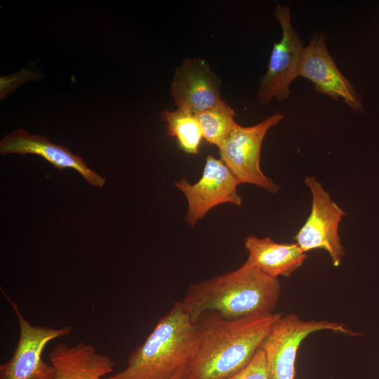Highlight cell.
Returning a JSON list of instances; mask_svg holds the SVG:
<instances>
[{
  "instance_id": "obj_1",
  "label": "cell",
  "mask_w": 379,
  "mask_h": 379,
  "mask_svg": "<svg viewBox=\"0 0 379 379\" xmlns=\"http://www.w3.org/2000/svg\"><path fill=\"white\" fill-rule=\"evenodd\" d=\"M280 313L230 319L206 311L195 321L193 356L180 373L182 379H227L244 369L275 323Z\"/></svg>"
},
{
  "instance_id": "obj_2",
  "label": "cell",
  "mask_w": 379,
  "mask_h": 379,
  "mask_svg": "<svg viewBox=\"0 0 379 379\" xmlns=\"http://www.w3.org/2000/svg\"><path fill=\"white\" fill-rule=\"evenodd\" d=\"M280 289L278 278L246 261L235 270L190 284L181 302L194 321L206 311L235 319L274 313Z\"/></svg>"
},
{
  "instance_id": "obj_3",
  "label": "cell",
  "mask_w": 379,
  "mask_h": 379,
  "mask_svg": "<svg viewBox=\"0 0 379 379\" xmlns=\"http://www.w3.org/2000/svg\"><path fill=\"white\" fill-rule=\"evenodd\" d=\"M195 343V321L182 302H175L131 353L126 368L108 378L171 379L189 364Z\"/></svg>"
},
{
  "instance_id": "obj_4",
  "label": "cell",
  "mask_w": 379,
  "mask_h": 379,
  "mask_svg": "<svg viewBox=\"0 0 379 379\" xmlns=\"http://www.w3.org/2000/svg\"><path fill=\"white\" fill-rule=\"evenodd\" d=\"M283 118L284 114L275 113L251 126L236 123L220 145V159L239 184L255 185L273 194L279 190V187L262 173L260 162L261 147L267 131Z\"/></svg>"
},
{
  "instance_id": "obj_5",
  "label": "cell",
  "mask_w": 379,
  "mask_h": 379,
  "mask_svg": "<svg viewBox=\"0 0 379 379\" xmlns=\"http://www.w3.org/2000/svg\"><path fill=\"white\" fill-rule=\"evenodd\" d=\"M1 293L16 315L19 338L10 359L0 366V379H54L55 368L43 359L44 350L51 340L69 335L72 327L55 328L33 325L2 288Z\"/></svg>"
},
{
  "instance_id": "obj_6",
  "label": "cell",
  "mask_w": 379,
  "mask_h": 379,
  "mask_svg": "<svg viewBox=\"0 0 379 379\" xmlns=\"http://www.w3.org/2000/svg\"><path fill=\"white\" fill-rule=\"evenodd\" d=\"M332 331L359 335L343 324L327 320L306 321L297 314L281 317L273 326L262 345L269 379H294L297 352L302 340L312 333Z\"/></svg>"
},
{
  "instance_id": "obj_7",
  "label": "cell",
  "mask_w": 379,
  "mask_h": 379,
  "mask_svg": "<svg viewBox=\"0 0 379 379\" xmlns=\"http://www.w3.org/2000/svg\"><path fill=\"white\" fill-rule=\"evenodd\" d=\"M274 15L282 29L281 39L274 43L266 73L261 77L257 93L260 104L273 98L283 101L289 98L290 85L298 77V69L305 46L291 22V8L278 4Z\"/></svg>"
},
{
  "instance_id": "obj_8",
  "label": "cell",
  "mask_w": 379,
  "mask_h": 379,
  "mask_svg": "<svg viewBox=\"0 0 379 379\" xmlns=\"http://www.w3.org/2000/svg\"><path fill=\"white\" fill-rule=\"evenodd\" d=\"M305 183L312 194V208L294 239L304 253L317 248L325 250L333 265L338 267L345 255L338 227L345 213L314 176L305 177Z\"/></svg>"
},
{
  "instance_id": "obj_9",
  "label": "cell",
  "mask_w": 379,
  "mask_h": 379,
  "mask_svg": "<svg viewBox=\"0 0 379 379\" xmlns=\"http://www.w3.org/2000/svg\"><path fill=\"white\" fill-rule=\"evenodd\" d=\"M239 182L220 159L206 157L202 175L194 184L185 178L175 183L185 195L188 208L185 215L187 224L194 227L213 207L224 203L241 206L242 199L237 193Z\"/></svg>"
},
{
  "instance_id": "obj_10",
  "label": "cell",
  "mask_w": 379,
  "mask_h": 379,
  "mask_svg": "<svg viewBox=\"0 0 379 379\" xmlns=\"http://www.w3.org/2000/svg\"><path fill=\"white\" fill-rule=\"evenodd\" d=\"M298 77L310 81L317 93L343 100L356 112H364L359 93L341 73L329 53L324 33L314 34L304 47Z\"/></svg>"
},
{
  "instance_id": "obj_11",
  "label": "cell",
  "mask_w": 379,
  "mask_h": 379,
  "mask_svg": "<svg viewBox=\"0 0 379 379\" xmlns=\"http://www.w3.org/2000/svg\"><path fill=\"white\" fill-rule=\"evenodd\" d=\"M171 93L178 108L194 114L222 101L220 80L208 63L199 58L185 59L177 67Z\"/></svg>"
},
{
  "instance_id": "obj_12",
  "label": "cell",
  "mask_w": 379,
  "mask_h": 379,
  "mask_svg": "<svg viewBox=\"0 0 379 379\" xmlns=\"http://www.w3.org/2000/svg\"><path fill=\"white\" fill-rule=\"evenodd\" d=\"M9 153L36 154L60 170L75 169L93 186L100 187L105 183L103 177L89 168L81 157L72 154L67 147L53 143L44 136L29 134L22 128L11 132L1 140L0 154Z\"/></svg>"
},
{
  "instance_id": "obj_13",
  "label": "cell",
  "mask_w": 379,
  "mask_h": 379,
  "mask_svg": "<svg viewBox=\"0 0 379 379\" xmlns=\"http://www.w3.org/2000/svg\"><path fill=\"white\" fill-rule=\"evenodd\" d=\"M55 368L54 379H109L114 361L97 352L91 344L79 342L75 345L60 343L49 354Z\"/></svg>"
},
{
  "instance_id": "obj_14",
  "label": "cell",
  "mask_w": 379,
  "mask_h": 379,
  "mask_svg": "<svg viewBox=\"0 0 379 379\" xmlns=\"http://www.w3.org/2000/svg\"><path fill=\"white\" fill-rule=\"evenodd\" d=\"M244 246L248 253L246 262L274 278L289 277L307 258L296 243H277L270 237L248 236Z\"/></svg>"
},
{
  "instance_id": "obj_15",
  "label": "cell",
  "mask_w": 379,
  "mask_h": 379,
  "mask_svg": "<svg viewBox=\"0 0 379 379\" xmlns=\"http://www.w3.org/2000/svg\"><path fill=\"white\" fill-rule=\"evenodd\" d=\"M166 124L167 134L175 138L180 148L187 154H198L203 133L196 115L179 109L164 111L161 114Z\"/></svg>"
},
{
  "instance_id": "obj_16",
  "label": "cell",
  "mask_w": 379,
  "mask_h": 379,
  "mask_svg": "<svg viewBox=\"0 0 379 379\" xmlns=\"http://www.w3.org/2000/svg\"><path fill=\"white\" fill-rule=\"evenodd\" d=\"M195 115L201 128L204 139L218 147L236 124L234 111L224 100Z\"/></svg>"
},
{
  "instance_id": "obj_17",
  "label": "cell",
  "mask_w": 379,
  "mask_h": 379,
  "mask_svg": "<svg viewBox=\"0 0 379 379\" xmlns=\"http://www.w3.org/2000/svg\"><path fill=\"white\" fill-rule=\"evenodd\" d=\"M227 379H269L265 356L262 347L256 352L244 369Z\"/></svg>"
},
{
  "instance_id": "obj_18",
  "label": "cell",
  "mask_w": 379,
  "mask_h": 379,
  "mask_svg": "<svg viewBox=\"0 0 379 379\" xmlns=\"http://www.w3.org/2000/svg\"><path fill=\"white\" fill-rule=\"evenodd\" d=\"M36 79H37L36 74L26 69H21L20 72L12 75L1 77L0 79L1 99H3L26 81L34 80Z\"/></svg>"
},
{
  "instance_id": "obj_19",
  "label": "cell",
  "mask_w": 379,
  "mask_h": 379,
  "mask_svg": "<svg viewBox=\"0 0 379 379\" xmlns=\"http://www.w3.org/2000/svg\"><path fill=\"white\" fill-rule=\"evenodd\" d=\"M171 379H182L181 375H180V373H179L178 374H177L176 375H175L173 378H172Z\"/></svg>"
}]
</instances>
